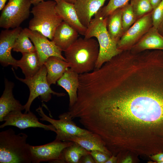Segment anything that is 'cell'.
<instances>
[{"mask_svg": "<svg viewBox=\"0 0 163 163\" xmlns=\"http://www.w3.org/2000/svg\"><path fill=\"white\" fill-rule=\"evenodd\" d=\"M157 29L159 33L163 36V20Z\"/></svg>", "mask_w": 163, "mask_h": 163, "instance_id": "obj_36", "label": "cell"}, {"mask_svg": "<svg viewBox=\"0 0 163 163\" xmlns=\"http://www.w3.org/2000/svg\"><path fill=\"white\" fill-rule=\"evenodd\" d=\"M4 121L5 122L0 126V128L7 126H13L21 129L33 127L42 128L45 130L55 132L56 131L52 124L45 125L39 122L36 116L30 111L24 113L20 111L11 112L4 118Z\"/></svg>", "mask_w": 163, "mask_h": 163, "instance_id": "obj_12", "label": "cell"}, {"mask_svg": "<svg viewBox=\"0 0 163 163\" xmlns=\"http://www.w3.org/2000/svg\"><path fill=\"white\" fill-rule=\"evenodd\" d=\"M56 11L64 21L76 30L79 34L84 36L87 28L80 21L74 4L60 0L56 2Z\"/></svg>", "mask_w": 163, "mask_h": 163, "instance_id": "obj_16", "label": "cell"}, {"mask_svg": "<svg viewBox=\"0 0 163 163\" xmlns=\"http://www.w3.org/2000/svg\"><path fill=\"white\" fill-rule=\"evenodd\" d=\"M8 0H0V10L2 11Z\"/></svg>", "mask_w": 163, "mask_h": 163, "instance_id": "obj_37", "label": "cell"}, {"mask_svg": "<svg viewBox=\"0 0 163 163\" xmlns=\"http://www.w3.org/2000/svg\"><path fill=\"white\" fill-rule=\"evenodd\" d=\"M122 19L124 33L137 20L130 3L122 7Z\"/></svg>", "mask_w": 163, "mask_h": 163, "instance_id": "obj_27", "label": "cell"}, {"mask_svg": "<svg viewBox=\"0 0 163 163\" xmlns=\"http://www.w3.org/2000/svg\"><path fill=\"white\" fill-rule=\"evenodd\" d=\"M56 5L55 1L49 0L34 5L30 11L33 17L29 21L28 28L52 40L56 29L63 21L56 11Z\"/></svg>", "mask_w": 163, "mask_h": 163, "instance_id": "obj_5", "label": "cell"}, {"mask_svg": "<svg viewBox=\"0 0 163 163\" xmlns=\"http://www.w3.org/2000/svg\"><path fill=\"white\" fill-rule=\"evenodd\" d=\"M12 69L16 78L26 84L29 89V97L27 103L24 105V113L30 111L32 102L37 97L40 96L42 101L47 102L51 99L52 94L58 97L63 96L66 95L64 93L56 92L51 89L50 85L47 82V69L44 65L34 76L24 79L18 77L13 69Z\"/></svg>", "mask_w": 163, "mask_h": 163, "instance_id": "obj_6", "label": "cell"}, {"mask_svg": "<svg viewBox=\"0 0 163 163\" xmlns=\"http://www.w3.org/2000/svg\"><path fill=\"white\" fill-rule=\"evenodd\" d=\"M32 4L33 5L37 4L40 2L44 1V0H30ZM55 1L56 2H58L60 0H53Z\"/></svg>", "mask_w": 163, "mask_h": 163, "instance_id": "obj_38", "label": "cell"}, {"mask_svg": "<svg viewBox=\"0 0 163 163\" xmlns=\"http://www.w3.org/2000/svg\"><path fill=\"white\" fill-rule=\"evenodd\" d=\"M57 83L67 92L69 97V107H72L78 99L79 74L69 68L57 81Z\"/></svg>", "mask_w": 163, "mask_h": 163, "instance_id": "obj_19", "label": "cell"}, {"mask_svg": "<svg viewBox=\"0 0 163 163\" xmlns=\"http://www.w3.org/2000/svg\"><path fill=\"white\" fill-rule=\"evenodd\" d=\"M152 11L138 19L123 33L117 43L119 49H131L153 26Z\"/></svg>", "mask_w": 163, "mask_h": 163, "instance_id": "obj_10", "label": "cell"}, {"mask_svg": "<svg viewBox=\"0 0 163 163\" xmlns=\"http://www.w3.org/2000/svg\"><path fill=\"white\" fill-rule=\"evenodd\" d=\"M5 85L4 90L0 98V122L3 121L4 118L10 113L24 110V105L14 97L12 93L14 83L5 78Z\"/></svg>", "mask_w": 163, "mask_h": 163, "instance_id": "obj_14", "label": "cell"}, {"mask_svg": "<svg viewBox=\"0 0 163 163\" xmlns=\"http://www.w3.org/2000/svg\"><path fill=\"white\" fill-rule=\"evenodd\" d=\"M162 0H149L153 9L155 8Z\"/></svg>", "mask_w": 163, "mask_h": 163, "instance_id": "obj_34", "label": "cell"}, {"mask_svg": "<svg viewBox=\"0 0 163 163\" xmlns=\"http://www.w3.org/2000/svg\"><path fill=\"white\" fill-rule=\"evenodd\" d=\"M130 4L137 20L153 10L149 0H130Z\"/></svg>", "mask_w": 163, "mask_h": 163, "instance_id": "obj_26", "label": "cell"}, {"mask_svg": "<svg viewBox=\"0 0 163 163\" xmlns=\"http://www.w3.org/2000/svg\"><path fill=\"white\" fill-rule=\"evenodd\" d=\"M46 67L47 79L50 85L55 84L66 70L70 68L68 62L56 56L49 57L44 62Z\"/></svg>", "mask_w": 163, "mask_h": 163, "instance_id": "obj_20", "label": "cell"}, {"mask_svg": "<svg viewBox=\"0 0 163 163\" xmlns=\"http://www.w3.org/2000/svg\"><path fill=\"white\" fill-rule=\"evenodd\" d=\"M80 163H95V162L90 153L82 157L80 159Z\"/></svg>", "mask_w": 163, "mask_h": 163, "instance_id": "obj_31", "label": "cell"}, {"mask_svg": "<svg viewBox=\"0 0 163 163\" xmlns=\"http://www.w3.org/2000/svg\"><path fill=\"white\" fill-rule=\"evenodd\" d=\"M69 141L78 143L89 151L98 150L104 152L110 156L112 155L102 139L95 133H91L84 135L74 136L70 139Z\"/></svg>", "mask_w": 163, "mask_h": 163, "instance_id": "obj_21", "label": "cell"}, {"mask_svg": "<svg viewBox=\"0 0 163 163\" xmlns=\"http://www.w3.org/2000/svg\"><path fill=\"white\" fill-rule=\"evenodd\" d=\"M30 0H8L2 10L0 27L5 29H13L28 18L30 13Z\"/></svg>", "mask_w": 163, "mask_h": 163, "instance_id": "obj_8", "label": "cell"}, {"mask_svg": "<svg viewBox=\"0 0 163 163\" xmlns=\"http://www.w3.org/2000/svg\"><path fill=\"white\" fill-rule=\"evenodd\" d=\"M31 41L24 29H23L15 41L12 50L22 54L35 52V48Z\"/></svg>", "mask_w": 163, "mask_h": 163, "instance_id": "obj_25", "label": "cell"}, {"mask_svg": "<svg viewBox=\"0 0 163 163\" xmlns=\"http://www.w3.org/2000/svg\"><path fill=\"white\" fill-rule=\"evenodd\" d=\"M66 2L74 4L77 0H64Z\"/></svg>", "mask_w": 163, "mask_h": 163, "instance_id": "obj_39", "label": "cell"}, {"mask_svg": "<svg viewBox=\"0 0 163 163\" xmlns=\"http://www.w3.org/2000/svg\"><path fill=\"white\" fill-rule=\"evenodd\" d=\"M152 158L159 163H163V152H160L152 155Z\"/></svg>", "mask_w": 163, "mask_h": 163, "instance_id": "obj_32", "label": "cell"}, {"mask_svg": "<svg viewBox=\"0 0 163 163\" xmlns=\"http://www.w3.org/2000/svg\"><path fill=\"white\" fill-rule=\"evenodd\" d=\"M21 59L17 60V66L19 67L25 78L32 77L40 70V65L36 52L22 53Z\"/></svg>", "mask_w": 163, "mask_h": 163, "instance_id": "obj_22", "label": "cell"}, {"mask_svg": "<svg viewBox=\"0 0 163 163\" xmlns=\"http://www.w3.org/2000/svg\"><path fill=\"white\" fill-rule=\"evenodd\" d=\"M36 111L41 117L40 120L48 122L55 127L56 139L62 141H69L74 136L84 135L92 133L78 126L72 121L68 111L60 114L59 116V119L56 120L46 115L40 106L37 109Z\"/></svg>", "mask_w": 163, "mask_h": 163, "instance_id": "obj_7", "label": "cell"}, {"mask_svg": "<svg viewBox=\"0 0 163 163\" xmlns=\"http://www.w3.org/2000/svg\"><path fill=\"white\" fill-rule=\"evenodd\" d=\"M91 154L95 163H105L110 157L107 154L98 150L91 151Z\"/></svg>", "mask_w": 163, "mask_h": 163, "instance_id": "obj_30", "label": "cell"}, {"mask_svg": "<svg viewBox=\"0 0 163 163\" xmlns=\"http://www.w3.org/2000/svg\"><path fill=\"white\" fill-rule=\"evenodd\" d=\"M78 34L63 21L56 29L52 40L62 51H65L78 39Z\"/></svg>", "mask_w": 163, "mask_h": 163, "instance_id": "obj_17", "label": "cell"}, {"mask_svg": "<svg viewBox=\"0 0 163 163\" xmlns=\"http://www.w3.org/2000/svg\"><path fill=\"white\" fill-rule=\"evenodd\" d=\"M23 29L19 27L12 29L2 30L0 34V62L4 67L11 66L17 69V60L12 56L11 50Z\"/></svg>", "mask_w": 163, "mask_h": 163, "instance_id": "obj_13", "label": "cell"}, {"mask_svg": "<svg viewBox=\"0 0 163 163\" xmlns=\"http://www.w3.org/2000/svg\"><path fill=\"white\" fill-rule=\"evenodd\" d=\"M117 157L114 155H112L105 163H114L117 162Z\"/></svg>", "mask_w": 163, "mask_h": 163, "instance_id": "obj_33", "label": "cell"}, {"mask_svg": "<svg viewBox=\"0 0 163 163\" xmlns=\"http://www.w3.org/2000/svg\"><path fill=\"white\" fill-rule=\"evenodd\" d=\"M91 153L78 143L73 142L62 152L59 163H80L83 156Z\"/></svg>", "mask_w": 163, "mask_h": 163, "instance_id": "obj_24", "label": "cell"}, {"mask_svg": "<svg viewBox=\"0 0 163 163\" xmlns=\"http://www.w3.org/2000/svg\"><path fill=\"white\" fill-rule=\"evenodd\" d=\"M84 119L118 158L162 152L163 74L142 67L117 74L95 92Z\"/></svg>", "mask_w": 163, "mask_h": 163, "instance_id": "obj_1", "label": "cell"}, {"mask_svg": "<svg viewBox=\"0 0 163 163\" xmlns=\"http://www.w3.org/2000/svg\"><path fill=\"white\" fill-rule=\"evenodd\" d=\"M107 0H77L74 5L79 19L87 28Z\"/></svg>", "mask_w": 163, "mask_h": 163, "instance_id": "obj_15", "label": "cell"}, {"mask_svg": "<svg viewBox=\"0 0 163 163\" xmlns=\"http://www.w3.org/2000/svg\"><path fill=\"white\" fill-rule=\"evenodd\" d=\"M122 16V7L116 10L107 17V30L111 38L117 43L123 34Z\"/></svg>", "mask_w": 163, "mask_h": 163, "instance_id": "obj_23", "label": "cell"}, {"mask_svg": "<svg viewBox=\"0 0 163 163\" xmlns=\"http://www.w3.org/2000/svg\"><path fill=\"white\" fill-rule=\"evenodd\" d=\"M133 159L132 157L130 156H128L121 160V163H132Z\"/></svg>", "mask_w": 163, "mask_h": 163, "instance_id": "obj_35", "label": "cell"}, {"mask_svg": "<svg viewBox=\"0 0 163 163\" xmlns=\"http://www.w3.org/2000/svg\"><path fill=\"white\" fill-rule=\"evenodd\" d=\"M64 52L70 68L78 74L94 70L99 53L97 41L93 38H78Z\"/></svg>", "mask_w": 163, "mask_h": 163, "instance_id": "obj_2", "label": "cell"}, {"mask_svg": "<svg viewBox=\"0 0 163 163\" xmlns=\"http://www.w3.org/2000/svg\"><path fill=\"white\" fill-rule=\"evenodd\" d=\"M130 0H109L108 4L99 11L104 18L107 17L116 10L122 8L129 3Z\"/></svg>", "mask_w": 163, "mask_h": 163, "instance_id": "obj_28", "label": "cell"}, {"mask_svg": "<svg viewBox=\"0 0 163 163\" xmlns=\"http://www.w3.org/2000/svg\"><path fill=\"white\" fill-rule=\"evenodd\" d=\"M153 27L158 29L163 20V0L152 11Z\"/></svg>", "mask_w": 163, "mask_h": 163, "instance_id": "obj_29", "label": "cell"}, {"mask_svg": "<svg viewBox=\"0 0 163 163\" xmlns=\"http://www.w3.org/2000/svg\"><path fill=\"white\" fill-rule=\"evenodd\" d=\"M28 136L16 134L11 128L0 133V163H32L30 145L27 143Z\"/></svg>", "mask_w": 163, "mask_h": 163, "instance_id": "obj_3", "label": "cell"}, {"mask_svg": "<svg viewBox=\"0 0 163 163\" xmlns=\"http://www.w3.org/2000/svg\"><path fill=\"white\" fill-rule=\"evenodd\" d=\"M107 21V17H103L98 12L91 20L84 35L86 38L95 37L99 44V55L94 69L100 68L123 51L118 48L117 43L110 37Z\"/></svg>", "mask_w": 163, "mask_h": 163, "instance_id": "obj_4", "label": "cell"}, {"mask_svg": "<svg viewBox=\"0 0 163 163\" xmlns=\"http://www.w3.org/2000/svg\"><path fill=\"white\" fill-rule=\"evenodd\" d=\"M24 29L35 46L41 66L51 56L57 57L67 62L62 55V51L53 41L49 40L48 38L38 32L28 28Z\"/></svg>", "mask_w": 163, "mask_h": 163, "instance_id": "obj_11", "label": "cell"}, {"mask_svg": "<svg viewBox=\"0 0 163 163\" xmlns=\"http://www.w3.org/2000/svg\"><path fill=\"white\" fill-rule=\"evenodd\" d=\"M72 142L55 139L52 142L46 144L39 146L30 145L32 163L43 161L58 163L64 149Z\"/></svg>", "mask_w": 163, "mask_h": 163, "instance_id": "obj_9", "label": "cell"}, {"mask_svg": "<svg viewBox=\"0 0 163 163\" xmlns=\"http://www.w3.org/2000/svg\"><path fill=\"white\" fill-rule=\"evenodd\" d=\"M131 49L137 52L148 50H163V36L152 26Z\"/></svg>", "mask_w": 163, "mask_h": 163, "instance_id": "obj_18", "label": "cell"}]
</instances>
